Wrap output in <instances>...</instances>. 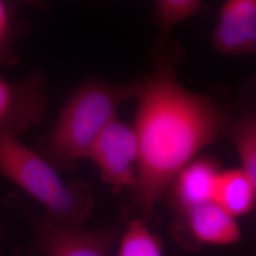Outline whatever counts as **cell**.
<instances>
[{
	"label": "cell",
	"mask_w": 256,
	"mask_h": 256,
	"mask_svg": "<svg viewBox=\"0 0 256 256\" xmlns=\"http://www.w3.org/2000/svg\"><path fill=\"white\" fill-rule=\"evenodd\" d=\"M134 126L138 160L135 198L149 216L185 166L228 133V111L208 96L186 90L170 60L160 57L154 74L140 82Z\"/></svg>",
	"instance_id": "1"
},
{
	"label": "cell",
	"mask_w": 256,
	"mask_h": 256,
	"mask_svg": "<svg viewBox=\"0 0 256 256\" xmlns=\"http://www.w3.org/2000/svg\"><path fill=\"white\" fill-rule=\"evenodd\" d=\"M140 82H82L66 102L54 126L37 142V152L57 171L72 170L86 158L96 138L124 102L137 99Z\"/></svg>",
	"instance_id": "2"
},
{
	"label": "cell",
	"mask_w": 256,
	"mask_h": 256,
	"mask_svg": "<svg viewBox=\"0 0 256 256\" xmlns=\"http://www.w3.org/2000/svg\"><path fill=\"white\" fill-rule=\"evenodd\" d=\"M0 173L44 206L48 220L80 227L90 214L93 192L88 183L80 180L64 182L34 148L2 131Z\"/></svg>",
	"instance_id": "3"
},
{
	"label": "cell",
	"mask_w": 256,
	"mask_h": 256,
	"mask_svg": "<svg viewBox=\"0 0 256 256\" xmlns=\"http://www.w3.org/2000/svg\"><path fill=\"white\" fill-rule=\"evenodd\" d=\"M48 92L45 74L34 70L19 81L0 74V131L16 137L38 126L46 115Z\"/></svg>",
	"instance_id": "4"
},
{
	"label": "cell",
	"mask_w": 256,
	"mask_h": 256,
	"mask_svg": "<svg viewBox=\"0 0 256 256\" xmlns=\"http://www.w3.org/2000/svg\"><path fill=\"white\" fill-rule=\"evenodd\" d=\"M138 152L134 128L117 116L96 138L86 158L98 167L102 180L114 192H119L124 187L135 185Z\"/></svg>",
	"instance_id": "5"
},
{
	"label": "cell",
	"mask_w": 256,
	"mask_h": 256,
	"mask_svg": "<svg viewBox=\"0 0 256 256\" xmlns=\"http://www.w3.org/2000/svg\"><path fill=\"white\" fill-rule=\"evenodd\" d=\"M38 228L46 256H110L115 240V232L110 230L82 229L48 218Z\"/></svg>",
	"instance_id": "6"
},
{
	"label": "cell",
	"mask_w": 256,
	"mask_h": 256,
	"mask_svg": "<svg viewBox=\"0 0 256 256\" xmlns=\"http://www.w3.org/2000/svg\"><path fill=\"white\" fill-rule=\"evenodd\" d=\"M176 232L178 238L187 244L192 242V247L227 246L236 243L241 236L236 220L214 202L180 214L176 225Z\"/></svg>",
	"instance_id": "7"
},
{
	"label": "cell",
	"mask_w": 256,
	"mask_h": 256,
	"mask_svg": "<svg viewBox=\"0 0 256 256\" xmlns=\"http://www.w3.org/2000/svg\"><path fill=\"white\" fill-rule=\"evenodd\" d=\"M212 44L223 54H256V0H229L224 3L214 30Z\"/></svg>",
	"instance_id": "8"
},
{
	"label": "cell",
	"mask_w": 256,
	"mask_h": 256,
	"mask_svg": "<svg viewBox=\"0 0 256 256\" xmlns=\"http://www.w3.org/2000/svg\"><path fill=\"white\" fill-rule=\"evenodd\" d=\"M212 160H194L176 176L172 186V202L178 214L214 202L220 174Z\"/></svg>",
	"instance_id": "9"
},
{
	"label": "cell",
	"mask_w": 256,
	"mask_h": 256,
	"mask_svg": "<svg viewBox=\"0 0 256 256\" xmlns=\"http://www.w3.org/2000/svg\"><path fill=\"white\" fill-rule=\"evenodd\" d=\"M256 184L240 168L220 172L214 202L236 218L254 208Z\"/></svg>",
	"instance_id": "10"
},
{
	"label": "cell",
	"mask_w": 256,
	"mask_h": 256,
	"mask_svg": "<svg viewBox=\"0 0 256 256\" xmlns=\"http://www.w3.org/2000/svg\"><path fill=\"white\" fill-rule=\"evenodd\" d=\"M234 146L238 152L240 169L256 184V117L248 112L232 124L228 131Z\"/></svg>",
	"instance_id": "11"
},
{
	"label": "cell",
	"mask_w": 256,
	"mask_h": 256,
	"mask_svg": "<svg viewBox=\"0 0 256 256\" xmlns=\"http://www.w3.org/2000/svg\"><path fill=\"white\" fill-rule=\"evenodd\" d=\"M119 256H164L162 245L142 220H132L120 240Z\"/></svg>",
	"instance_id": "12"
},
{
	"label": "cell",
	"mask_w": 256,
	"mask_h": 256,
	"mask_svg": "<svg viewBox=\"0 0 256 256\" xmlns=\"http://www.w3.org/2000/svg\"><path fill=\"white\" fill-rule=\"evenodd\" d=\"M16 6L8 1L0 0V66H12L19 62L16 50V40L22 34Z\"/></svg>",
	"instance_id": "13"
},
{
	"label": "cell",
	"mask_w": 256,
	"mask_h": 256,
	"mask_svg": "<svg viewBox=\"0 0 256 256\" xmlns=\"http://www.w3.org/2000/svg\"><path fill=\"white\" fill-rule=\"evenodd\" d=\"M200 0H158L154 6V14L160 34L166 36L174 25L198 14L203 9Z\"/></svg>",
	"instance_id": "14"
}]
</instances>
